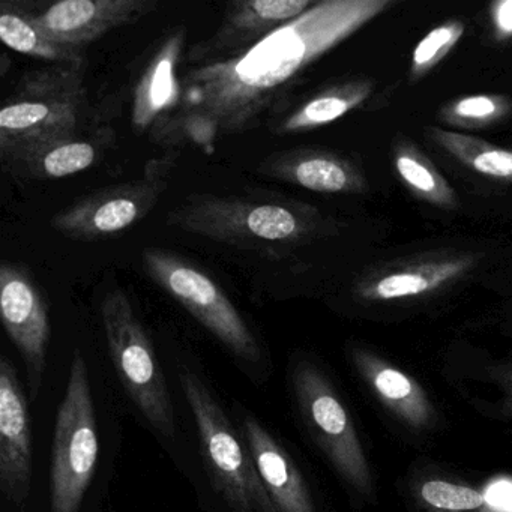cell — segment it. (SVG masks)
Segmentation results:
<instances>
[{"mask_svg": "<svg viewBox=\"0 0 512 512\" xmlns=\"http://www.w3.org/2000/svg\"><path fill=\"white\" fill-rule=\"evenodd\" d=\"M389 0H320L307 13L232 58L206 62L181 79L175 110L151 131L161 145L208 151L259 127L311 65L388 10Z\"/></svg>", "mask_w": 512, "mask_h": 512, "instance_id": "1", "label": "cell"}, {"mask_svg": "<svg viewBox=\"0 0 512 512\" xmlns=\"http://www.w3.org/2000/svg\"><path fill=\"white\" fill-rule=\"evenodd\" d=\"M169 221L184 232L271 256L299 247L323 230L316 209L278 197H191Z\"/></svg>", "mask_w": 512, "mask_h": 512, "instance_id": "2", "label": "cell"}, {"mask_svg": "<svg viewBox=\"0 0 512 512\" xmlns=\"http://www.w3.org/2000/svg\"><path fill=\"white\" fill-rule=\"evenodd\" d=\"M83 76V68L50 65L20 79L0 110L2 164L82 131L88 109Z\"/></svg>", "mask_w": 512, "mask_h": 512, "instance_id": "3", "label": "cell"}, {"mask_svg": "<svg viewBox=\"0 0 512 512\" xmlns=\"http://www.w3.org/2000/svg\"><path fill=\"white\" fill-rule=\"evenodd\" d=\"M185 401L193 413L209 481L232 512H278L253 455L226 410L199 373L179 368Z\"/></svg>", "mask_w": 512, "mask_h": 512, "instance_id": "4", "label": "cell"}, {"mask_svg": "<svg viewBox=\"0 0 512 512\" xmlns=\"http://www.w3.org/2000/svg\"><path fill=\"white\" fill-rule=\"evenodd\" d=\"M142 259L151 280L208 329L244 368L245 374L254 380L266 379L268 358L262 344L211 275L163 248H146Z\"/></svg>", "mask_w": 512, "mask_h": 512, "instance_id": "5", "label": "cell"}, {"mask_svg": "<svg viewBox=\"0 0 512 512\" xmlns=\"http://www.w3.org/2000/svg\"><path fill=\"white\" fill-rule=\"evenodd\" d=\"M101 322L110 358L128 397L161 440L176 442L178 424L166 376L124 290H110L104 296Z\"/></svg>", "mask_w": 512, "mask_h": 512, "instance_id": "6", "label": "cell"}, {"mask_svg": "<svg viewBox=\"0 0 512 512\" xmlns=\"http://www.w3.org/2000/svg\"><path fill=\"white\" fill-rule=\"evenodd\" d=\"M100 458V430L85 356L76 352L56 416L50 512H80Z\"/></svg>", "mask_w": 512, "mask_h": 512, "instance_id": "7", "label": "cell"}, {"mask_svg": "<svg viewBox=\"0 0 512 512\" xmlns=\"http://www.w3.org/2000/svg\"><path fill=\"white\" fill-rule=\"evenodd\" d=\"M293 397L302 422L335 472L364 497L373 494V475L358 431L337 389L326 374L308 359L290 368Z\"/></svg>", "mask_w": 512, "mask_h": 512, "instance_id": "8", "label": "cell"}, {"mask_svg": "<svg viewBox=\"0 0 512 512\" xmlns=\"http://www.w3.org/2000/svg\"><path fill=\"white\" fill-rule=\"evenodd\" d=\"M169 161H152L139 181L94 191L52 218L65 238L97 242L119 235L148 217L166 190Z\"/></svg>", "mask_w": 512, "mask_h": 512, "instance_id": "9", "label": "cell"}, {"mask_svg": "<svg viewBox=\"0 0 512 512\" xmlns=\"http://www.w3.org/2000/svg\"><path fill=\"white\" fill-rule=\"evenodd\" d=\"M0 316L25 362L29 398L35 401L47 367L52 328L49 305L40 287L28 269L17 263L0 266Z\"/></svg>", "mask_w": 512, "mask_h": 512, "instance_id": "10", "label": "cell"}, {"mask_svg": "<svg viewBox=\"0 0 512 512\" xmlns=\"http://www.w3.org/2000/svg\"><path fill=\"white\" fill-rule=\"evenodd\" d=\"M157 8L155 0H61L44 8L37 5L34 19L53 43L83 52L88 44Z\"/></svg>", "mask_w": 512, "mask_h": 512, "instance_id": "11", "label": "cell"}, {"mask_svg": "<svg viewBox=\"0 0 512 512\" xmlns=\"http://www.w3.org/2000/svg\"><path fill=\"white\" fill-rule=\"evenodd\" d=\"M314 0H236L227 5L217 34L188 53L194 65L232 58L256 46L314 7Z\"/></svg>", "mask_w": 512, "mask_h": 512, "instance_id": "12", "label": "cell"}, {"mask_svg": "<svg viewBox=\"0 0 512 512\" xmlns=\"http://www.w3.org/2000/svg\"><path fill=\"white\" fill-rule=\"evenodd\" d=\"M32 437L28 398L13 362L0 358V491L22 506L31 493Z\"/></svg>", "mask_w": 512, "mask_h": 512, "instance_id": "13", "label": "cell"}, {"mask_svg": "<svg viewBox=\"0 0 512 512\" xmlns=\"http://www.w3.org/2000/svg\"><path fill=\"white\" fill-rule=\"evenodd\" d=\"M239 431L278 512H317L313 494L286 448L247 410L238 407Z\"/></svg>", "mask_w": 512, "mask_h": 512, "instance_id": "14", "label": "cell"}, {"mask_svg": "<svg viewBox=\"0 0 512 512\" xmlns=\"http://www.w3.org/2000/svg\"><path fill=\"white\" fill-rule=\"evenodd\" d=\"M113 145L115 134L110 128L101 127L89 133L80 131L26 152L4 167L16 178L55 181L91 169Z\"/></svg>", "mask_w": 512, "mask_h": 512, "instance_id": "15", "label": "cell"}, {"mask_svg": "<svg viewBox=\"0 0 512 512\" xmlns=\"http://www.w3.org/2000/svg\"><path fill=\"white\" fill-rule=\"evenodd\" d=\"M184 29L170 32L137 80L131 122L140 133L152 131L175 110L181 92L178 76L184 53Z\"/></svg>", "mask_w": 512, "mask_h": 512, "instance_id": "16", "label": "cell"}, {"mask_svg": "<svg viewBox=\"0 0 512 512\" xmlns=\"http://www.w3.org/2000/svg\"><path fill=\"white\" fill-rule=\"evenodd\" d=\"M259 173L322 194L355 193L364 185L358 170L338 155L316 149H293L269 155Z\"/></svg>", "mask_w": 512, "mask_h": 512, "instance_id": "17", "label": "cell"}, {"mask_svg": "<svg viewBox=\"0 0 512 512\" xmlns=\"http://www.w3.org/2000/svg\"><path fill=\"white\" fill-rule=\"evenodd\" d=\"M353 362L380 403L412 430H427L436 419L425 389L404 371L364 349L353 350Z\"/></svg>", "mask_w": 512, "mask_h": 512, "instance_id": "18", "label": "cell"}, {"mask_svg": "<svg viewBox=\"0 0 512 512\" xmlns=\"http://www.w3.org/2000/svg\"><path fill=\"white\" fill-rule=\"evenodd\" d=\"M37 4L4 0L0 4V38L14 52L59 67H85V53L53 43L35 23Z\"/></svg>", "mask_w": 512, "mask_h": 512, "instance_id": "19", "label": "cell"}, {"mask_svg": "<svg viewBox=\"0 0 512 512\" xmlns=\"http://www.w3.org/2000/svg\"><path fill=\"white\" fill-rule=\"evenodd\" d=\"M469 265V259L460 257L406 266L364 281L359 286V295L367 301L418 298L451 283L460 277Z\"/></svg>", "mask_w": 512, "mask_h": 512, "instance_id": "20", "label": "cell"}, {"mask_svg": "<svg viewBox=\"0 0 512 512\" xmlns=\"http://www.w3.org/2000/svg\"><path fill=\"white\" fill-rule=\"evenodd\" d=\"M370 82H350L332 86L308 98L284 115H278L271 124L275 136H292L325 127L343 118L370 97Z\"/></svg>", "mask_w": 512, "mask_h": 512, "instance_id": "21", "label": "cell"}, {"mask_svg": "<svg viewBox=\"0 0 512 512\" xmlns=\"http://www.w3.org/2000/svg\"><path fill=\"white\" fill-rule=\"evenodd\" d=\"M431 140L464 166L488 178L512 181V152L476 137L430 128Z\"/></svg>", "mask_w": 512, "mask_h": 512, "instance_id": "22", "label": "cell"}, {"mask_svg": "<svg viewBox=\"0 0 512 512\" xmlns=\"http://www.w3.org/2000/svg\"><path fill=\"white\" fill-rule=\"evenodd\" d=\"M395 170L401 181L425 202L442 208H454L457 205L451 185L418 149L398 146L395 152Z\"/></svg>", "mask_w": 512, "mask_h": 512, "instance_id": "23", "label": "cell"}, {"mask_svg": "<svg viewBox=\"0 0 512 512\" xmlns=\"http://www.w3.org/2000/svg\"><path fill=\"white\" fill-rule=\"evenodd\" d=\"M422 502L436 512H500L490 505L487 496L469 485L446 479H427L419 487Z\"/></svg>", "mask_w": 512, "mask_h": 512, "instance_id": "24", "label": "cell"}, {"mask_svg": "<svg viewBox=\"0 0 512 512\" xmlns=\"http://www.w3.org/2000/svg\"><path fill=\"white\" fill-rule=\"evenodd\" d=\"M511 101L500 95H469L449 103L442 118L458 127H484L505 118Z\"/></svg>", "mask_w": 512, "mask_h": 512, "instance_id": "25", "label": "cell"}, {"mask_svg": "<svg viewBox=\"0 0 512 512\" xmlns=\"http://www.w3.org/2000/svg\"><path fill=\"white\" fill-rule=\"evenodd\" d=\"M466 25L458 20L443 23L425 35L413 50L410 77L421 79L439 65L452 52L458 41L463 37Z\"/></svg>", "mask_w": 512, "mask_h": 512, "instance_id": "26", "label": "cell"}, {"mask_svg": "<svg viewBox=\"0 0 512 512\" xmlns=\"http://www.w3.org/2000/svg\"><path fill=\"white\" fill-rule=\"evenodd\" d=\"M491 22L497 40L512 38V0H499L491 5Z\"/></svg>", "mask_w": 512, "mask_h": 512, "instance_id": "27", "label": "cell"}, {"mask_svg": "<svg viewBox=\"0 0 512 512\" xmlns=\"http://www.w3.org/2000/svg\"><path fill=\"white\" fill-rule=\"evenodd\" d=\"M488 502L493 508L500 512L512 511V484L508 481L496 482L488 488L487 493Z\"/></svg>", "mask_w": 512, "mask_h": 512, "instance_id": "28", "label": "cell"}, {"mask_svg": "<svg viewBox=\"0 0 512 512\" xmlns=\"http://www.w3.org/2000/svg\"><path fill=\"white\" fill-rule=\"evenodd\" d=\"M494 379L499 382L503 389V415L512 416V364L506 367L497 368L493 373Z\"/></svg>", "mask_w": 512, "mask_h": 512, "instance_id": "29", "label": "cell"}]
</instances>
